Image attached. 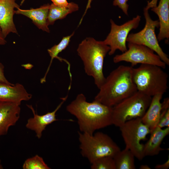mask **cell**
I'll use <instances>...</instances> for the list:
<instances>
[{
    "label": "cell",
    "mask_w": 169,
    "mask_h": 169,
    "mask_svg": "<svg viewBox=\"0 0 169 169\" xmlns=\"http://www.w3.org/2000/svg\"><path fill=\"white\" fill-rule=\"evenodd\" d=\"M66 110L76 117L82 133L92 135L96 130L112 125V107L95 100L87 102L82 93L67 106Z\"/></svg>",
    "instance_id": "obj_1"
},
{
    "label": "cell",
    "mask_w": 169,
    "mask_h": 169,
    "mask_svg": "<svg viewBox=\"0 0 169 169\" xmlns=\"http://www.w3.org/2000/svg\"><path fill=\"white\" fill-rule=\"evenodd\" d=\"M133 68L120 65L112 70L105 78L94 100L112 107L137 92L132 78Z\"/></svg>",
    "instance_id": "obj_2"
},
{
    "label": "cell",
    "mask_w": 169,
    "mask_h": 169,
    "mask_svg": "<svg viewBox=\"0 0 169 169\" xmlns=\"http://www.w3.org/2000/svg\"><path fill=\"white\" fill-rule=\"evenodd\" d=\"M110 49L103 41H97L90 37L83 40L77 49L78 54L83 62L85 73L93 77L99 89L105 79L103 73L104 61Z\"/></svg>",
    "instance_id": "obj_3"
},
{
    "label": "cell",
    "mask_w": 169,
    "mask_h": 169,
    "mask_svg": "<svg viewBox=\"0 0 169 169\" xmlns=\"http://www.w3.org/2000/svg\"><path fill=\"white\" fill-rule=\"evenodd\" d=\"M163 69L149 64H141L138 68H133L132 78L137 91L151 97L166 93L168 75Z\"/></svg>",
    "instance_id": "obj_4"
},
{
    "label": "cell",
    "mask_w": 169,
    "mask_h": 169,
    "mask_svg": "<svg viewBox=\"0 0 169 169\" xmlns=\"http://www.w3.org/2000/svg\"><path fill=\"white\" fill-rule=\"evenodd\" d=\"M78 135L80 153L90 164L102 157H113L120 150L108 135L102 132H97L90 135L79 132Z\"/></svg>",
    "instance_id": "obj_5"
},
{
    "label": "cell",
    "mask_w": 169,
    "mask_h": 169,
    "mask_svg": "<svg viewBox=\"0 0 169 169\" xmlns=\"http://www.w3.org/2000/svg\"><path fill=\"white\" fill-rule=\"evenodd\" d=\"M152 97L138 91L112 107V125L119 127L126 122L144 115Z\"/></svg>",
    "instance_id": "obj_6"
},
{
    "label": "cell",
    "mask_w": 169,
    "mask_h": 169,
    "mask_svg": "<svg viewBox=\"0 0 169 169\" xmlns=\"http://www.w3.org/2000/svg\"><path fill=\"white\" fill-rule=\"evenodd\" d=\"M125 145L135 157L139 161L145 157L144 145L141 141L145 139L151 132L149 128L142 122L141 118L133 119L126 122L119 127Z\"/></svg>",
    "instance_id": "obj_7"
},
{
    "label": "cell",
    "mask_w": 169,
    "mask_h": 169,
    "mask_svg": "<svg viewBox=\"0 0 169 169\" xmlns=\"http://www.w3.org/2000/svg\"><path fill=\"white\" fill-rule=\"evenodd\" d=\"M143 11L146 21L144 27L137 33L129 34L126 42L143 45L149 48L155 52L166 65H169L168 56L160 46L155 33L156 28L159 27V20L151 19L148 10L144 8Z\"/></svg>",
    "instance_id": "obj_8"
},
{
    "label": "cell",
    "mask_w": 169,
    "mask_h": 169,
    "mask_svg": "<svg viewBox=\"0 0 169 169\" xmlns=\"http://www.w3.org/2000/svg\"><path fill=\"white\" fill-rule=\"evenodd\" d=\"M126 51L116 55L113 60L115 63L122 61L130 63L133 67L137 64H149L160 66L163 69L166 64L159 56L149 48L143 45L128 43Z\"/></svg>",
    "instance_id": "obj_9"
},
{
    "label": "cell",
    "mask_w": 169,
    "mask_h": 169,
    "mask_svg": "<svg viewBox=\"0 0 169 169\" xmlns=\"http://www.w3.org/2000/svg\"><path fill=\"white\" fill-rule=\"evenodd\" d=\"M141 20V16L137 15L124 23L119 25L111 19L110 20L111 30L104 43L110 47L109 55L113 54L117 50L124 53L127 51L126 40L130 32L136 29Z\"/></svg>",
    "instance_id": "obj_10"
},
{
    "label": "cell",
    "mask_w": 169,
    "mask_h": 169,
    "mask_svg": "<svg viewBox=\"0 0 169 169\" xmlns=\"http://www.w3.org/2000/svg\"><path fill=\"white\" fill-rule=\"evenodd\" d=\"M67 97L68 95H67L64 97L62 98L61 99L62 101L54 111L48 112L42 115H38L36 113L32 105H27L32 111L33 117L28 120L26 125V127L34 131L38 138H41L43 132L45 130L46 127L58 120L56 118V113L66 100Z\"/></svg>",
    "instance_id": "obj_11"
},
{
    "label": "cell",
    "mask_w": 169,
    "mask_h": 169,
    "mask_svg": "<svg viewBox=\"0 0 169 169\" xmlns=\"http://www.w3.org/2000/svg\"><path fill=\"white\" fill-rule=\"evenodd\" d=\"M20 105L10 102H0V136L8 133L9 128L18 121Z\"/></svg>",
    "instance_id": "obj_12"
},
{
    "label": "cell",
    "mask_w": 169,
    "mask_h": 169,
    "mask_svg": "<svg viewBox=\"0 0 169 169\" xmlns=\"http://www.w3.org/2000/svg\"><path fill=\"white\" fill-rule=\"evenodd\" d=\"M22 84H8L0 81V102H10L20 105L23 101H28L32 98Z\"/></svg>",
    "instance_id": "obj_13"
},
{
    "label": "cell",
    "mask_w": 169,
    "mask_h": 169,
    "mask_svg": "<svg viewBox=\"0 0 169 169\" xmlns=\"http://www.w3.org/2000/svg\"><path fill=\"white\" fill-rule=\"evenodd\" d=\"M18 8L15 0H0V27L5 38L11 32L18 33L13 16L14 8Z\"/></svg>",
    "instance_id": "obj_14"
},
{
    "label": "cell",
    "mask_w": 169,
    "mask_h": 169,
    "mask_svg": "<svg viewBox=\"0 0 169 169\" xmlns=\"http://www.w3.org/2000/svg\"><path fill=\"white\" fill-rule=\"evenodd\" d=\"M49 6L50 4H48L38 8L28 10L22 9L18 8L15 11V13L28 17L39 29L49 33L48 17Z\"/></svg>",
    "instance_id": "obj_15"
},
{
    "label": "cell",
    "mask_w": 169,
    "mask_h": 169,
    "mask_svg": "<svg viewBox=\"0 0 169 169\" xmlns=\"http://www.w3.org/2000/svg\"><path fill=\"white\" fill-rule=\"evenodd\" d=\"M159 18V32L157 38L158 42L169 38V0H160L158 5L151 8Z\"/></svg>",
    "instance_id": "obj_16"
},
{
    "label": "cell",
    "mask_w": 169,
    "mask_h": 169,
    "mask_svg": "<svg viewBox=\"0 0 169 169\" xmlns=\"http://www.w3.org/2000/svg\"><path fill=\"white\" fill-rule=\"evenodd\" d=\"M169 133V127L162 129L157 126L151 132L150 138L144 145L143 153L145 156H152L158 155L159 152L166 149L161 147L164 138Z\"/></svg>",
    "instance_id": "obj_17"
},
{
    "label": "cell",
    "mask_w": 169,
    "mask_h": 169,
    "mask_svg": "<svg viewBox=\"0 0 169 169\" xmlns=\"http://www.w3.org/2000/svg\"><path fill=\"white\" fill-rule=\"evenodd\" d=\"M163 95L162 94H159L152 97L149 106L141 118L143 123L149 128L151 132L157 126L160 119L161 101Z\"/></svg>",
    "instance_id": "obj_18"
},
{
    "label": "cell",
    "mask_w": 169,
    "mask_h": 169,
    "mask_svg": "<svg viewBox=\"0 0 169 169\" xmlns=\"http://www.w3.org/2000/svg\"><path fill=\"white\" fill-rule=\"evenodd\" d=\"M78 9V5L74 2L69 3L67 5L64 6H58L51 3L50 5L48 15V24L49 25L53 24L56 20L63 19L69 14Z\"/></svg>",
    "instance_id": "obj_19"
},
{
    "label": "cell",
    "mask_w": 169,
    "mask_h": 169,
    "mask_svg": "<svg viewBox=\"0 0 169 169\" xmlns=\"http://www.w3.org/2000/svg\"><path fill=\"white\" fill-rule=\"evenodd\" d=\"M135 156L128 149L120 150L113 157L116 169H135Z\"/></svg>",
    "instance_id": "obj_20"
},
{
    "label": "cell",
    "mask_w": 169,
    "mask_h": 169,
    "mask_svg": "<svg viewBox=\"0 0 169 169\" xmlns=\"http://www.w3.org/2000/svg\"><path fill=\"white\" fill-rule=\"evenodd\" d=\"M74 33V32H73L70 35L63 37L59 44L54 45L51 48L48 49V52L51 58V60L44 76L40 80V82L41 83L45 82L47 75L54 58H57L60 61L63 60L65 61L68 64V68H70L69 64L66 60L59 57L58 55L67 47L70 42V38L73 35Z\"/></svg>",
    "instance_id": "obj_21"
},
{
    "label": "cell",
    "mask_w": 169,
    "mask_h": 169,
    "mask_svg": "<svg viewBox=\"0 0 169 169\" xmlns=\"http://www.w3.org/2000/svg\"><path fill=\"white\" fill-rule=\"evenodd\" d=\"M22 167L23 169H50L45 163L43 158L37 155L26 160Z\"/></svg>",
    "instance_id": "obj_22"
},
{
    "label": "cell",
    "mask_w": 169,
    "mask_h": 169,
    "mask_svg": "<svg viewBox=\"0 0 169 169\" xmlns=\"http://www.w3.org/2000/svg\"><path fill=\"white\" fill-rule=\"evenodd\" d=\"M91 164L92 169H116L114 159L111 156H106L99 158Z\"/></svg>",
    "instance_id": "obj_23"
},
{
    "label": "cell",
    "mask_w": 169,
    "mask_h": 169,
    "mask_svg": "<svg viewBox=\"0 0 169 169\" xmlns=\"http://www.w3.org/2000/svg\"><path fill=\"white\" fill-rule=\"evenodd\" d=\"M129 0H114L113 4L114 6H118L124 13L128 15L129 5L127 2Z\"/></svg>",
    "instance_id": "obj_24"
},
{
    "label": "cell",
    "mask_w": 169,
    "mask_h": 169,
    "mask_svg": "<svg viewBox=\"0 0 169 169\" xmlns=\"http://www.w3.org/2000/svg\"><path fill=\"white\" fill-rule=\"evenodd\" d=\"M157 126L161 128L165 127H169V110L160 118Z\"/></svg>",
    "instance_id": "obj_25"
},
{
    "label": "cell",
    "mask_w": 169,
    "mask_h": 169,
    "mask_svg": "<svg viewBox=\"0 0 169 169\" xmlns=\"http://www.w3.org/2000/svg\"><path fill=\"white\" fill-rule=\"evenodd\" d=\"M169 110V98H165L162 103H161L160 118L162 116Z\"/></svg>",
    "instance_id": "obj_26"
},
{
    "label": "cell",
    "mask_w": 169,
    "mask_h": 169,
    "mask_svg": "<svg viewBox=\"0 0 169 169\" xmlns=\"http://www.w3.org/2000/svg\"><path fill=\"white\" fill-rule=\"evenodd\" d=\"M0 81L8 84H12L9 82L6 78L4 74V66L0 63Z\"/></svg>",
    "instance_id": "obj_27"
},
{
    "label": "cell",
    "mask_w": 169,
    "mask_h": 169,
    "mask_svg": "<svg viewBox=\"0 0 169 169\" xmlns=\"http://www.w3.org/2000/svg\"><path fill=\"white\" fill-rule=\"evenodd\" d=\"M54 5L60 6H64L67 5L69 3L67 0H51Z\"/></svg>",
    "instance_id": "obj_28"
},
{
    "label": "cell",
    "mask_w": 169,
    "mask_h": 169,
    "mask_svg": "<svg viewBox=\"0 0 169 169\" xmlns=\"http://www.w3.org/2000/svg\"><path fill=\"white\" fill-rule=\"evenodd\" d=\"M169 167V159L164 163L161 164H157L155 167L156 169H167Z\"/></svg>",
    "instance_id": "obj_29"
},
{
    "label": "cell",
    "mask_w": 169,
    "mask_h": 169,
    "mask_svg": "<svg viewBox=\"0 0 169 169\" xmlns=\"http://www.w3.org/2000/svg\"><path fill=\"white\" fill-rule=\"evenodd\" d=\"M157 1L158 0H151L150 2H148L147 5L145 8L149 10L150 8L156 7Z\"/></svg>",
    "instance_id": "obj_30"
},
{
    "label": "cell",
    "mask_w": 169,
    "mask_h": 169,
    "mask_svg": "<svg viewBox=\"0 0 169 169\" xmlns=\"http://www.w3.org/2000/svg\"><path fill=\"white\" fill-rule=\"evenodd\" d=\"M6 41L3 36L1 27H0V45H3L6 44Z\"/></svg>",
    "instance_id": "obj_31"
},
{
    "label": "cell",
    "mask_w": 169,
    "mask_h": 169,
    "mask_svg": "<svg viewBox=\"0 0 169 169\" xmlns=\"http://www.w3.org/2000/svg\"><path fill=\"white\" fill-rule=\"evenodd\" d=\"M140 169H150L151 168L147 165H141L140 167Z\"/></svg>",
    "instance_id": "obj_32"
},
{
    "label": "cell",
    "mask_w": 169,
    "mask_h": 169,
    "mask_svg": "<svg viewBox=\"0 0 169 169\" xmlns=\"http://www.w3.org/2000/svg\"><path fill=\"white\" fill-rule=\"evenodd\" d=\"M3 168V167L2 166V165L1 164V160H0V169H2Z\"/></svg>",
    "instance_id": "obj_33"
},
{
    "label": "cell",
    "mask_w": 169,
    "mask_h": 169,
    "mask_svg": "<svg viewBox=\"0 0 169 169\" xmlns=\"http://www.w3.org/2000/svg\"><path fill=\"white\" fill-rule=\"evenodd\" d=\"M24 1L25 0H22L21 3V4H20L21 5L24 2Z\"/></svg>",
    "instance_id": "obj_34"
}]
</instances>
